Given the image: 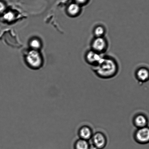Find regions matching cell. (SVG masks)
<instances>
[{
    "label": "cell",
    "mask_w": 149,
    "mask_h": 149,
    "mask_svg": "<svg viewBox=\"0 0 149 149\" xmlns=\"http://www.w3.org/2000/svg\"><path fill=\"white\" fill-rule=\"evenodd\" d=\"M91 68L98 77L107 79L116 76L119 72V65L113 56L105 54L99 63Z\"/></svg>",
    "instance_id": "6da1fadb"
},
{
    "label": "cell",
    "mask_w": 149,
    "mask_h": 149,
    "mask_svg": "<svg viewBox=\"0 0 149 149\" xmlns=\"http://www.w3.org/2000/svg\"><path fill=\"white\" fill-rule=\"evenodd\" d=\"M109 47V41L106 37H93L91 41L90 49L100 54H105Z\"/></svg>",
    "instance_id": "7a4b0ae2"
},
{
    "label": "cell",
    "mask_w": 149,
    "mask_h": 149,
    "mask_svg": "<svg viewBox=\"0 0 149 149\" xmlns=\"http://www.w3.org/2000/svg\"><path fill=\"white\" fill-rule=\"evenodd\" d=\"M104 54H100L90 49L85 52L84 59L85 62L91 68L93 67L99 63Z\"/></svg>",
    "instance_id": "3957f363"
},
{
    "label": "cell",
    "mask_w": 149,
    "mask_h": 149,
    "mask_svg": "<svg viewBox=\"0 0 149 149\" xmlns=\"http://www.w3.org/2000/svg\"><path fill=\"white\" fill-rule=\"evenodd\" d=\"M134 140L141 144L149 142V128L147 127L138 128L134 134Z\"/></svg>",
    "instance_id": "277c9868"
},
{
    "label": "cell",
    "mask_w": 149,
    "mask_h": 149,
    "mask_svg": "<svg viewBox=\"0 0 149 149\" xmlns=\"http://www.w3.org/2000/svg\"><path fill=\"white\" fill-rule=\"evenodd\" d=\"M92 143L98 149H103L106 147L107 140L106 136L103 133L98 132L93 134L92 139Z\"/></svg>",
    "instance_id": "5b68a950"
},
{
    "label": "cell",
    "mask_w": 149,
    "mask_h": 149,
    "mask_svg": "<svg viewBox=\"0 0 149 149\" xmlns=\"http://www.w3.org/2000/svg\"><path fill=\"white\" fill-rule=\"evenodd\" d=\"M27 60L30 65L34 68H38L41 64V58L40 54L35 50H32L29 53Z\"/></svg>",
    "instance_id": "8992f818"
},
{
    "label": "cell",
    "mask_w": 149,
    "mask_h": 149,
    "mask_svg": "<svg viewBox=\"0 0 149 149\" xmlns=\"http://www.w3.org/2000/svg\"><path fill=\"white\" fill-rule=\"evenodd\" d=\"M134 76L139 82L147 81L149 79V71L145 67H139L136 69Z\"/></svg>",
    "instance_id": "52a82bcc"
},
{
    "label": "cell",
    "mask_w": 149,
    "mask_h": 149,
    "mask_svg": "<svg viewBox=\"0 0 149 149\" xmlns=\"http://www.w3.org/2000/svg\"><path fill=\"white\" fill-rule=\"evenodd\" d=\"M78 134L80 139L88 141L91 139L93 134L90 127L84 125L79 129Z\"/></svg>",
    "instance_id": "ba28073f"
},
{
    "label": "cell",
    "mask_w": 149,
    "mask_h": 149,
    "mask_svg": "<svg viewBox=\"0 0 149 149\" xmlns=\"http://www.w3.org/2000/svg\"><path fill=\"white\" fill-rule=\"evenodd\" d=\"M67 11L70 16L77 17L80 15L82 13V6L76 2H73L68 7Z\"/></svg>",
    "instance_id": "9c48e42d"
},
{
    "label": "cell",
    "mask_w": 149,
    "mask_h": 149,
    "mask_svg": "<svg viewBox=\"0 0 149 149\" xmlns=\"http://www.w3.org/2000/svg\"><path fill=\"white\" fill-rule=\"evenodd\" d=\"M147 119L143 114H138L134 117L133 124L137 129L146 127L147 124Z\"/></svg>",
    "instance_id": "30bf717a"
},
{
    "label": "cell",
    "mask_w": 149,
    "mask_h": 149,
    "mask_svg": "<svg viewBox=\"0 0 149 149\" xmlns=\"http://www.w3.org/2000/svg\"><path fill=\"white\" fill-rule=\"evenodd\" d=\"M92 33L93 37H105L107 33L106 27L102 24H96L93 29Z\"/></svg>",
    "instance_id": "8fae6325"
},
{
    "label": "cell",
    "mask_w": 149,
    "mask_h": 149,
    "mask_svg": "<svg viewBox=\"0 0 149 149\" xmlns=\"http://www.w3.org/2000/svg\"><path fill=\"white\" fill-rule=\"evenodd\" d=\"M90 143L88 141L79 139L75 142L74 149H89Z\"/></svg>",
    "instance_id": "7c38bea8"
},
{
    "label": "cell",
    "mask_w": 149,
    "mask_h": 149,
    "mask_svg": "<svg viewBox=\"0 0 149 149\" xmlns=\"http://www.w3.org/2000/svg\"><path fill=\"white\" fill-rule=\"evenodd\" d=\"M31 46L33 48L36 49L39 48L40 47V43L38 40H34L31 42L30 43Z\"/></svg>",
    "instance_id": "4fadbf2b"
},
{
    "label": "cell",
    "mask_w": 149,
    "mask_h": 149,
    "mask_svg": "<svg viewBox=\"0 0 149 149\" xmlns=\"http://www.w3.org/2000/svg\"><path fill=\"white\" fill-rule=\"evenodd\" d=\"M4 18L6 19L8 21H11L14 18V15L13 13L11 12H8L5 14L4 15Z\"/></svg>",
    "instance_id": "5bb4252c"
},
{
    "label": "cell",
    "mask_w": 149,
    "mask_h": 149,
    "mask_svg": "<svg viewBox=\"0 0 149 149\" xmlns=\"http://www.w3.org/2000/svg\"><path fill=\"white\" fill-rule=\"evenodd\" d=\"M75 2L82 7L86 5L89 2V0H74Z\"/></svg>",
    "instance_id": "9a60e30c"
},
{
    "label": "cell",
    "mask_w": 149,
    "mask_h": 149,
    "mask_svg": "<svg viewBox=\"0 0 149 149\" xmlns=\"http://www.w3.org/2000/svg\"><path fill=\"white\" fill-rule=\"evenodd\" d=\"M5 6L4 4L0 1V13H2L5 10Z\"/></svg>",
    "instance_id": "2e32d148"
},
{
    "label": "cell",
    "mask_w": 149,
    "mask_h": 149,
    "mask_svg": "<svg viewBox=\"0 0 149 149\" xmlns=\"http://www.w3.org/2000/svg\"><path fill=\"white\" fill-rule=\"evenodd\" d=\"M89 149H98L97 148L96 146H95L92 143L91 144L90 143Z\"/></svg>",
    "instance_id": "e0dca14e"
}]
</instances>
